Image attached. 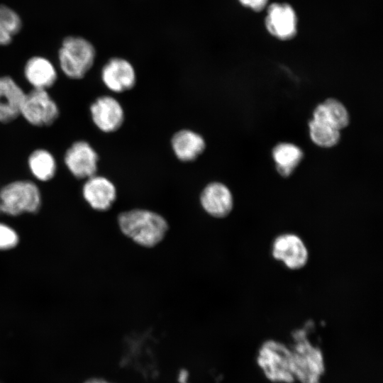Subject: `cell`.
I'll use <instances>...</instances> for the list:
<instances>
[{"label":"cell","mask_w":383,"mask_h":383,"mask_svg":"<svg viewBox=\"0 0 383 383\" xmlns=\"http://www.w3.org/2000/svg\"><path fill=\"white\" fill-rule=\"evenodd\" d=\"M118 224L126 236L146 248L160 243L169 228L167 221L161 215L140 209L121 213L118 216Z\"/></svg>","instance_id":"1"},{"label":"cell","mask_w":383,"mask_h":383,"mask_svg":"<svg viewBox=\"0 0 383 383\" xmlns=\"http://www.w3.org/2000/svg\"><path fill=\"white\" fill-rule=\"evenodd\" d=\"M292 346L294 380L300 383H319L325 372V360L321 349L308 338L305 330L296 331Z\"/></svg>","instance_id":"2"},{"label":"cell","mask_w":383,"mask_h":383,"mask_svg":"<svg viewBox=\"0 0 383 383\" xmlns=\"http://www.w3.org/2000/svg\"><path fill=\"white\" fill-rule=\"evenodd\" d=\"M57 57L60 70L66 77L80 79L92 67L96 50L88 40L80 36L69 35L63 39Z\"/></svg>","instance_id":"3"},{"label":"cell","mask_w":383,"mask_h":383,"mask_svg":"<svg viewBox=\"0 0 383 383\" xmlns=\"http://www.w3.org/2000/svg\"><path fill=\"white\" fill-rule=\"evenodd\" d=\"M257 364L265 377L275 383L294 381L291 348L274 340H268L260 347Z\"/></svg>","instance_id":"4"},{"label":"cell","mask_w":383,"mask_h":383,"mask_svg":"<svg viewBox=\"0 0 383 383\" xmlns=\"http://www.w3.org/2000/svg\"><path fill=\"white\" fill-rule=\"evenodd\" d=\"M40 205V191L31 180H15L0 189V211L8 215L35 213L39 210Z\"/></svg>","instance_id":"5"},{"label":"cell","mask_w":383,"mask_h":383,"mask_svg":"<svg viewBox=\"0 0 383 383\" xmlns=\"http://www.w3.org/2000/svg\"><path fill=\"white\" fill-rule=\"evenodd\" d=\"M60 110L48 90L32 89L26 93L20 116L36 127L52 125L58 118Z\"/></svg>","instance_id":"6"},{"label":"cell","mask_w":383,"mask_h":383,"mask_svg":"<svg viewBox=\"0 0 383 383\" xmlns=\"http://www.w3.org/2000/svg\"><path fill=\"white\" fill-rule=\"evenodd\" d=\"M272 256L292 270L306 266L309 253L304 240L298 235L285 233L277 235L272 244Z\"/></svg>","instance_id":"7"},{"label":"cell","mask_w":383,"mask_h":383,"mask_svg":"<svg viewBox=\"0 0 383 383\" xmlns=\"http://www.w3.org/2000/svg\"><path fill=\"white\" fill-rule=\"evenodd\" d=\"M99 155L87 141L74 142L65 151L64 162L68 171L77 179H86L96 174Z\"/></svg>","instance_id":"8"},{"label":"cell","mask_w":383,"mask_h":383,"mask_svg":"<svg viewBox=\"0 0 383 383\" xmlns=\"http://www.w3.org/2000/svg\"><path fill=\"white\" fill-rule=\"evenodd\" d=\"M89 112L96 127L106 133L117 131L125 120L122 105L116 98L109 95L97 97L91 104Z\"/></svg>","instance_id":"9"},{"label":"cell","mask_w":383,"mask_h":383,"mask_svg":"<svg viewBox=\"0 0 383 383\" xmlns=\"http://www.w3.org/2000/svg\"><path fill=\"white\" fill-rule=\"evenodd\" d=\"M101 79L110 91L122 93L134 87L136 83V74L134 67L128 60L113 57L103 66Z\"/></svg>","instance_id":"10"},{"label":"cell","mask_w":383,"mask_h":383,"mask_svg":"<svg viewBox=\"0 0 383 383\" xmlns=\"http://www.w3.org/2000/svg\"><path fill=\"white\" fill-rule=\"evenodd\" d=\"M84 200L94 210H109L117 197L114 184L107 177L94 174L85 179L82 187Z\"/></svg>","instance_id":"11"},{"label":"cell","mask_w":383,"mask_h":383,"mask_svg":"<svg viewBox=\"0 0 383 383\" xmlns=\"http://www.w3.org/2000/svg\"><path fill=\"white\" fill-rule=\"evenodd\" d=\"M265 26L269 33L277 38L291 39L296 33V15L287 4H272L267 9Z\"/></svg>","instance_id":"12"},{"label":"cell","mask_w":383,"mask_h":383,"mask_svg":"<svg viewBox=\"0 0 383 383\" xmlns=\"http://www.w3.org/2000/svg\"><path fill=\"white\" fill-rule=\"evenodd\" d=\"M199 199L203 209L210 216L218 218L228 216L233 207L231 190L219 182L206 184L201 192Z\"/></svg>","instance_id":"13"},{"label":"cell","mask_w":383,"mask_h":383,"mask_svg":"<svg viewBox=\"0 0 383 383\" xmlns=\"http://www.w3.org/2000/svg\"><path fill=\"white\" fill-rule=\"evenodd\" d=\"M26 92L9 76H0V122L10 123L21 113Z\"/></svg>","instance_id":"14"},{"label":"cell","mask_w":383,"mask_h":383,"mask_svg":"<svg viewBox=\"0 0 383 383\" xmlns=\"http://www.w3.org/2000/svg\"><path fill=\"white\" fill-rule=\"evenodd\" d=\"M23 74L33 89L48 90L57 79V72L52 62L38 55L31 57L26 61Z\"/></svg>","instance_id":"15"},{"label":"cell","mask_w":383,"mask_h":383,"mask_svg":"<svg viewBox=\"0 0 383 383\" xmlns=\"http://www.w3.org/2000/svg\"><path fill=\"white\" fill-rule=\"evenodd\" d=\"M171 146L177 158L184 162L196 160L205 150L206 141L199 133L182 129L172 137Z\"/></svg>","instance_id":"16"},{"label":"cell","mask_w":383,"mask_h":383,"mask_svg":"<svg viewBox=\"0 0 383 383\" xmlns=\"http://www.w3.org/2000/svg\"><path fill=\"white\" fill-rule=\"evenodd\" d=\"M313 119L326 123L338 130L349 124V113L344 105L335 99H328L318 105L313 111Z\"/></svg>","instance_id":"17"},{"label":"cell","mask_w":383,"mask_h":383,"mask_svg":"<svg viewBox=\"0 0 383 383\" xmlns=\"http://www.w3.org/2000/svg\"><path fill=\"white\" fill-rule=\"evenodd\" d=\"M28 167L33 177L40 182L51 180L57 172V162L48 150L35 149L28 157Z\"/></svg>","instance_id":"18"},{"label":"cell","mask_w":383,"mask_h":383,"mask_svg":"<svg viewBox=\"0 0 383 383\" xmlns=\"http://www.w3.org/2000/svg\"><path fill=\"white\" fill-rule=\"evenodd\" d=\"M272 156L278 172L283 177H288L301 162L304 153L292 143H282L274 148Z\"/></svg>","instance_id":"19"},{"label":"cell","mask_w":383,"mask_h":383,"mask_svg":"<svg viewBox=\"0 0 383 383\" xmlns=\"http://www.w3.org/2000/svg\"><path fill=\"white\" fill-rule=\"evenodd\" d=\"M309 130L312 141L320 147L331 148L340 140L339 130L313 118L309 122Z\"/></svg>","instance_id":"20"},{"label":"cell","mask_w":383,"mask_h":383,"mask_svg":"<svg viewBox=\"0 0 383 383\" xmlns=\"http://www.w3.org/2000/svg\"><path fill=\"white\" fill-rule=\"evenodd\" d=\"M22 20L20 16L6 5H0V26L13 36L22 28Z\"/></svg>","instance_id":"21"},{"label":"cell","mask_w":383,"mask_h":383,"mask_svg":"<svg viewBox=\"0 0 383 383\" xmlns=\"http://www.w3.org/2000/svg\"><path fill=\"white\" fill-rule=\"evenodd\" d=\"M18 242V236L10 226L0 223V250H9Z\"/></svg>","instance_id":"22"},{"label":"cell","mask_w":383,"mask_h":383,"mask_svg":"<svg viewBox=\"0 0 383 383\" xmlns=\"http://www.w3.org/2000/svg\"><path fill=\"white\" fill-rule=\"evenodd\" d=\"M241 4L255 11L263 10L268 3V0H238Z\"/></svg>","instance_id":"23"},{"label":"cell","mask_w":383,"mask_h":383,"mask_svg":"<svg viewBox=\"0 0 383 383\" xmlns=\"http://www.w3.org/2000/svg\"><path fill=\"white\" fill-rule=\"evenodd\" d=\"M13 39V35L0 26V46L9 45Z\"/></svg>","instance_id":"24"},{"label":"cell","mask_w":383,"mask_h":383,"mask_svg":"<svg viewBox=\"0 0 383 383\" xmlns=\"http://www.w3.org/2000/svg\"><path fill=\"white\" fill-rule=\"evenodd\" d=\"M84 383H113V382L104 379H101V378H92L86 381Z\"/></svg>","instance_id":"25"}]
</instances>
